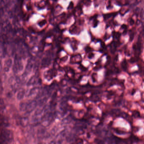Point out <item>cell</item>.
<instances>
[{
	"label": "cell",
	"instance_id": "obj_1",
	"mask_svg": "<svg viewBox=\"0 0 144 144\" xmlns=\"http://www.w3.org/2000/svg\"><path fill=\"white\" fill-rule=\"evenodd\" d=\"M13 134L8 129H3L0 133V144H8L12 142Z\"/></svg>",
	"mask_w": 144,
	"mask_h": 144
},
{
	"label": "cell",
	"instance_id": "obj_2",
	"mask_svg": "<svg viewBox=\"0 0 144 144\" xmlns=\"http://www.w3.org/2000/svg\"><path fill=\"white\" fill-rule=\"evenodd\" d=\"M8 124V120L6 117L0 115V127L6 126Z\"/></svg>",
	"mask_w": 144,
	"mask_h": 144
},
{
	"label": "cell",
	"instance_id": "obj_3",
	"mask_svg": "<svg viewBox=\"0 0 144 144\" xmlns=\"http://www.w3.org/2000/svg\"><path fill=\"white\" fill-rule=\"evenodd\" d=\"M12 60L11 59H8L6 61V63L4 65V69L6 71H8L9 69L12 66Z\"/></svg>",
	"mask_w": 144,
	"mask_h": 144
},
{
	"label": "cell",
	"instance_id": "obj_4",
	"mask_svg": "<svg viewBox=\"0 0 144 144\" xmlns=\"http://www.w3.org/2000/svg\"><path fill=\"white\" fill-rule=\"evenodd\" d=\"M24 96V92L23 91H20L18 93L17 95V98L18 99H21Z\"/></svg>",
	"mask_w": 144,
	"mask_h": 144
},
{
	"label": "cell",
	"instance_id": "obj_5",
	"mask_svg": "<svg viewBox=\"0 0 144 144\" xmlns=\"http://www.w3.org/2000/svg\"><path fill=\"white\" fill-rule=\"evenodd\" d=\"M5 108L4 102L2 99H0V111L3 110Z\"/></svg>",
	"mask_w": 144,
	"mask_h": 144
},
{
	"label": "cell",
	"instance_id": "obj_6",
	"mask_svg": "<svg viewBox=\"0 0 144 144\" xmlns=\"http://www.w3.org/2000/svg\"><path fill=\"white\" fill-rule=\"evenodd\" d=\"M133 116H134L135 118H138L140 116V113L139 112L134 111L133 112Z\"/></svg>",
	"mask_w": 144,
	"mask_h": 144
}]
</instances>
